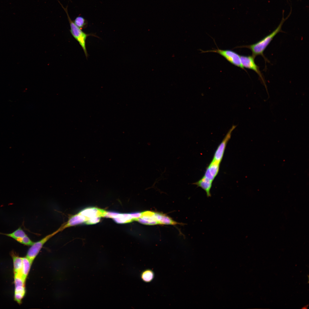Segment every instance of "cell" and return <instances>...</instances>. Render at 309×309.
Wrapping results in <instances>:
<instances>
[{"instance_id": "6da1fadb", "label": "cell", "mask_w": 309, "mask_h": 309, "mask_svg": "<svg viewBox=\"0 0 309 309\" xmlns=\"http://www.w3.org/2000/svg\"><path fill=\"white\" fill-rule=\"evenodd\" d=\"M285 20L284 18H283L278 26L274 31L257 42L249 45L241 46L236 47L248 48L251 51L252 56L254 58L260 55L264 58L266 62H268V60L264 55V52L274 37L278 33L281 31L282 27Z\"/></svg>"}, {"instance_id": "7a4b0ae2", "label": "cell", "mask_w": 309, "mask_h": 309, "mask_svg": "<svg viewBox=\"0 0 309 309\" xmlns=\"http://www.w3.org/2000/svg\"><path fill=\"white\" fill-rule=\"evenodd\" d=\"M62 7L65 11L68 17L69 22L70 29V31L72 35L74 38L78 42L82 48L85 56L87 58L88 54L86 47V41L87 37L90 35L96 36L93 34H87L83 32L82 29L78 27L70 18L68 13L67 7H64L60 3Z\"/></svg>"}, {"instance_id": "3957f363", "label": "cell", "mask_w": 309, "mask_h": 309, "mask_svg": "<svg viewBox=\"0 0 309 309\" xmlns=\"http://www.w3.org/2000/svg\"><path fill=\"white\" fill-rule=\"evenodd\" d=\"M60 231L61 230L59 228L52 233L46 236L38 241L34 242L28 250L26 257L32 263L45 243L51 238Z\"/></svg>"}, {"instance_id": "277c9868", "label": "cell", "mask_w": 309, "mask_h": 309, "mask_svg": "<svg viewBox=\"0 0 309 309\" xmlns=\"http://www.w3.org/2000/svg\"><path fill=\"white\" fill-rule=\"evenodd\" d=\"M209 52L216 53L219 54L231 64L245 70L241 63L240 56L236 52L230 50H223L219 49L203 51V52Z\"/></svg>"}, {"instance_id": "5b68a950", "label": "cell", "mask_w": 309, "mask_h": 309, "mask_svg": "<svg viewBox=\"0 0 309 309\" xmlns=\"http://www.w3.org/2000/svg\"><path fill=\"white\" fill-rule=\"evenodd\" d=\"M236 127V125H233L229 130L217 148L214 154L213 160L221 163L222 159L227 143L231 138L232 132Z\"/></svg>"}, {"instance_id": "8992f818", "label": "cell", "mask_w": 309, "mask_h": 309, "mask_svg": "<svg viewBox=\"0 0 309 309\" xmlns=\"http://www.w3.org/2000/svg\"><path fill=\"white\" fill-rule=\"evenodd\" d=\"M0 234L11 237L19 243L25 245L31 246L34 243L20 227L11 233H6L0 232Z\"/></svg>"}, {"instance_id": "52a82bcc", "label": "cell", "mask_w": 309, "mask_h": 309, "mask_svg": "<svg viewBox=\"0 0 309 309\" xmlns=\"http://www.w3.org/2000/svg\"><path fill=\"white\" fill-rule=\"evenodd\" d=\"M241 62L243 67L255 71L264 82V78L259 67L255 64V58L252 56H240Z\"/></svg>"}, {"instance_id": "ba28073f", "label": "cell", "mask_w": 309, "mask_h": 309, "mask_svg": "<svg viewBox=\"0 0 309 309\" xmlns=\"http://www.w3.org/2000/svg\"><path fill=\"white\" fill-rule=\"evenodd\" d=\"M220 163L212 160L207 167L204 176L213 181L218 173Z\"/></svg>"}, {"instance_id": "9c48e42d", "label": "cell", "mask_w": 309, "mask_h": 309, "mask_svg": "<svg viewBox=\"0 0 309 309\" xmlns=\"http://www.w3.org/2000/svg\"><path fill=\"white\" fill-rule=\"evenodd\" d=\"M106 211L96 207H88L82 210L79 213L85 217L88 220L92 217H104Z\"/></svg>"}, {"instance_id": "30bf717a", "label": "cell", "mask_w": 309, "mask_h": 309, "mask_svg": "<svg viewBox=\"0 0 309 309\" xmlns=\"http://www.w3.org/2000/svg\"><path fill=\"white\" fill-rule=\"evenodd\" d=\"M136 221L141 223L147 225L158 224L155 213L146 211L142 213L141 216Z\"/></svg>"}, {"instance_id": "8fae6325", "label": "cell", "mask_w": 309, "mask_h": 309, "mask_svg": "<svg viewBox=\"0 0 309 309\" xmlns=\"http://www.w3.org/2000/svg\"><path fill=\"white\" fill-rule=\"evenodd\" d=\"M213 181L207 179L204 176L197 181L193 183L196 185L197 187L201 188L204 190L206 193L207 197L211 196L210 192Z\"/></svg>"}, {"instance_id": "7c38bea8", "label": "cell", "mask_w": 309, "mask_h": 309, "mask_svg": "<svg viewBox=\"0 0 309 309\" xmlns=\"http://www.w3.org/2000/svg\"><path fill=\"white\" fill-rule=\"evenodd\" d=\"M14 274L21 275L22 277V259L17 256H13Z\"/></svg>"}, {"instance_id": "4fadbf2b", "label": "cell", "mask_w": 309, "mask_h": 309, "mask_svg": "<svg viewBox=\"0 0 309 309\" xmlns=\"http://www.w3.org/2000/svg\"><path fill=\"white\" fill-rule=\"evenodd\" d=\"M158 224L175 225L177 223L167 216L159 213H155Z\"/></svg>"}, {"instance_id": "5bb4252c", "label": "cell", "mask_w": 309, "mask_h": 309, "mask_svg": "<svg viewBox=\"0 0 309 309\" xmlns=\"http://www.w3.org/2000/svg\"><path fill=\"white\" fill-rule=\"evenodd\" d=\"M22 277L25 281L26 278L30 270L32 263L26 257L22 258Z\"/></svg>"}, {"instance_id": "9a60e30c", "label": "cell", "mask_w": 309, "mask_h": 309, "mask_svg": "<svg viewBox=\"0 0 309 309\" xmlns=\"http://www.w3.org/2000/svg\"><path fill=\"white\" fill-rule=\"evenodd\" d=\"M113 219L115 222L118 223L130 222L134 220L130 213H119L116 217Z\"/></svg>"}, {"instance_id": "2e32d148", "label": "cell", "mask_w": 309, "mask_h": 309, "mask_svg": "<svg viewBox=\"0 0 309 309\" xmlns=\"http://www.w3.org/2000/svg\"><path fill=\"white\" fill-rule=\"evenodd\" d=\"M25 292V286H15L14 299L18 303L20 304L24 296Z\"/></svg>"}, {"instance_id": "e0dca14e", "label": "cell", "mask_w": 309, "mask_h": 309, "mask_svg": "<svg viewBox=\"0 0 309 309\" xmlns=\"http://www.w3.org/2000/svg\"><path fill=\"white\" fill-rule=\"evenodd\" d=\"M73 22L78 27L81 29L86 27L87 25V21L81 16H79L76 17Z\"/></svg>"}, {"instance_id": "ac0fdd59", "label": "cell", "mask_w": 309, "mask_h": 309, "mask_svg": "<svg viewBox=\"0 0 309 309\" xmlns=\"http://www.w3.org/2000/svg\"><path fill=\"white\" fill-rule=\"evenodd\" d=\"M153 277L152 272L150 270H146L143 272L141 275L142 279L144 282H149L151 280Z\"/></svg>"}, {"instance_id": "d6986e66", "label": "cell", "mask_w": 309, "mask_h": 309, "mask_svg": "<svg viewBox=\"0 0 309 309\" xmlns=\"http://www.w3.org/2000/svg\"><path fill=\"white\" fill-rule=\"evenodd\" d=\"M100 217H95L89 218L88 220L86 221L85 223L86 224H96L99 222L100 220Z\"/></svg>"}, {"instance_id": "ffe728a7", "label": "cell", "mask_w": 309, "mask_h": 309, "mask_svg": "<svg viewBox=\"0 0 309 309\" xmlns=\"http://www.w3.org/2000/svg\"><path fill=\"white\" fill-rule=\"evenodd\" d=\"M142 213L137 212L135 213H131V215L132 216L133 220H137L138 218L140 217L142 215Z\"/></svg>"}]
</instances>
